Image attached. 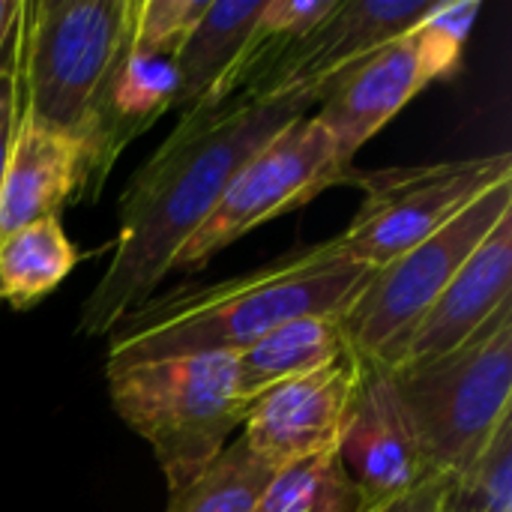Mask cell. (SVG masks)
Segmentation results:
<instances>
[{
    "label": "cell",
    "instance_id": "ba28073f",
    "mask_svg": "<svg viewBox=\"0 0 512 512\" xmlns=\"http://www.w3.org/2000/svg\"><path fill=\"white\" fill-rule=\"evenodd\" d=\"M351 171L354 165L339 159L333 138L315 114L291 120L243 162L213 213L177 252L171 270H204L252 228L309 204L330 186L348 183Z\"/></svg>",
    "mask_w": 512,
    "mask_h": 512
},
{
    "label": "cell",
    "instance_id": "603a6c76",
    "mask_svg": "<svg viewBox=\"0 0 512 512\" xmlns=\"http://www.w3.org/2000/svg\"><path fill=\"white\" fill-rule=\"evenodd\" d=\"M210 0H132V30L129 42L135 48L174 54L183 39L204 15Z\"/></svg>",
    "mask_w": 512,
    "mask_h": 512
},
{
    "label": "cell",
    "instance_id": "4fadbf2b",
    "mask_svg": "<svg viewBox=\"0 0 512 512\" xmlns=\"http://www.w3.org/2000/svg\"><path fill=\"white\" fill-rule=\"evenodd\" d=\"M507 300H512V213H507L468 255L441 297L429 306V312L396 348V354L381 363V369L390 372L402 366H417L456 351Z\"/></svg>",
    "mask_w": 512,
    "mask_h": 512
},
{
    "label": "cell",
    "instance_id": "3957f363",
    "mask_svg": "<svg viewBox=\"0 0 512 512\" xmlns=\"http://www.w3.org/2000/svg\"><path fill=\"white\" fill-rule=\"evenodd\" d=\"M387 378L429 474L456 477L512 417V300L456 351Z\"/></svg>",
    "mask_w": 512,
    "mask_h": 512
},
{
    "label": "cell",
    "instance_id": "30bf717a",
    "mask_svg": "<svg viewBox=\"0 0 512 512\" xmlns=\"http://www.w3.org/2000/svg\"><path fill=\"white\" fill-rule=\"evenodd\" d=\"M432 9L435 0H339L324 21H318L282 54V60L249 90V96L300 93L321 102L339 75L405 36Z\"/></svg>",
    "mask_w": 512,
    "mask_h": 512
},
{
    "label": "cell",
    "instance_id": "d4e9b609",
    "mask_svg": "<svg viewBox=\"0 0 512 512\" xmlns=\"http://www.w3.org/2000/svg\"><path fill=\"white\" fill-rule=\"evenodd\" d=\"M447 489H450V477H429L426 483H420L417 489L390 498L378 507H369L363 512H444L447 504Z\"/></svg>",
    "mask_w": 512,
    "mask_h": 512
},
{
    "label": "cell",
    "instance_id": "484cf974",
    "mask_svg": "<svg viewBox=\"0 0 512 512\" xmlns=\"http://www.w3.org/2000/svg\"><path fill=\"white\" fill-rule=\"evenodd\" d=\"M21 12V0H0V48H3V39L12 27V21L18 18Z\"/></svg>",
    "mask_w": 512,
    "mask_h": 512
},
{
    "label": "cell",
    "instance_id": "52a82bcc",
    "mask_svg": "<svg viewBox=\"0 0 512 512\" xmlns=\"http://www.w3.org/2000/svg\"><path fill=\"white\" fill-rule=\"evenodd\" d=\"M504 180H512L510 153L351 171L348 183L363 189V204L351 225L336 234V246L354 264L378 270L438 234Z\"/></svg>",
    "mask_w": 512,
    "mask_h": 512
},
{
    "label": "cell",
    "instance_id": "ac0fdd59",
    "mask_svg": "<svg viewBox=\"0 0 512 512\" xmlns=\"http://www.w3.org/2000/svg\"><path fill=\"white\" fill-rule=\"evenodd\" d=\"M336 3L339 0H264L237 63L222 78V84L216 87L204 108H219L234 96L249 93L300 36H306L318 21H324L333 12Z\"/></svg>",
    "mask_w": 512,
    "mask_h": 512
},
{
    "label": "cell",
    "instance_id": "7a4b0ae2",
    "mask_svg": "<svg viewBox=\"0 0 512 512\" xmlns=\"http://www.w3.org/2000/svg\"><path fill=\"white\" fill-rule=\"evenodd\" d=\"M372 273L330 237L213 285L147 297L111 327L105 375L171 357L240 354L285 321L345 309Z\"/></svg>",
    "mask_w": 512,
    "mask_h": 512
},
{
    "label": "cell",
    "instance_id": "5bb4252c",
    "mask_svg": "<svg viewBox=\"0 0 512 512\" xmlns=\"http://www.w3.org/2000/svg\"><path fill=\"white\" fill-rule=\"evenodd\" d=\"M81 198V144L69 135L33 123L21 111L9 165L0 186V237L39 219H57L66 204H75Z\"/></svg>",
    "mask_w": 512,
    "mask_h": 512
},
{
    "label": "cell",
    "instance_id": "9c48e42d",
    "mask_svg": "<svg viewBox=\"0 0 512 512\" xmlns=\"http://www.w3.org/2000/svg\"><path fill=\"white\" fill-rule=\"evenodd\" d=\"M360 381V357L348 348L333 363L282 381L246 405L240 438L267 465L282 468L339 450Z\"/></svg>",
    "mask_w": 512,
    "mask_h": 512
},
{
    "label": "cell",
    "instance_id": "6da1fadb",
    "mask_svg": "<svg viewBox=\"0 0 512 512\" xmlns=\"http://www.w3.org/2000/svg\"><path fill=\"white\" fill-rule=\"evenodd\" d=\"M318 105L312 96H237L219 108L180 114L177 129L138 168L120 195V231L111 264L81 303L78 333L111 327L153 297L177 252L204 225L243 162Z\"/></svg>",
    "mask_w": 512,
    "mask_h": 512
},
{
    "label": "cell",
    "instance_id": "9a60e30c",
    "mask_svg": "<svg viewBox=\"0 0 512 512\" xmlns=\"http://www.w3.org/2000/svg\"><path fill=\"white\" fill-rule=\"evenodd\" d=\"M348 351L339 312L300 315L234 354L237 393L249 405L264 390L309 375Z\"/></svg>",
    "mask_w": 512,
    "mask_h": 512
},
{
    "label": "cell",
    "instance_id": "44dd1931",
    "mask_svg": "<svg viewBox=\"0 0 512 512\" xmlns=\"http://www.w3.org/2000/svg\"><path fill=\"white\" fill-rule=\"evenodd\" d=\"M444 512H512V417L465 471L450 477Z\"/></svg>",
    "mask_w": 512,
    "mask_h": 512
},
{
    "label": "cell",
    "instance_id": "cb8c5ba5",
    "mask_svg": "<svg viewBox=\"0 0 512 512\" xmlns=\"http://www.w3.org/2000/svg\"><path fill=\"white\" fill-rule=\"evenodd\" d=\"M24 99V0L0 48V186L9 165Z\"/></svg>",
    "mask_w": 512,
    "mask_h": 512
},
{
    "label": "cell",
    "instance_id": "277c9868",
    "mask_svg": "<svg viewBox=\"0 0 512 512\" xmlns=\"http://www.w3.org/2000/svg\"><path fill=\"white\" fill-rule=\"evenodd\" d=\"M120 420L141 435L177 492L192 483L243 426L234 354H192L108 372Z\"/></svg>",
    "mask_w": 512,
    "mask_h": 512
},
{
    "label": "cell",
    "instance_id": "8992f818",
    "mask_svg": "<svg viewBox=\"0 0 512 512\" xmlns=\"http://www.w3.org/2000/svg\"><path fill=\"white\" fill-rule=\"evenodd\" d=\"M507 213H512V180L486 189L438 234L378 267L360 294L339 309L348 348L366 363H387Z\"/></svg>",
    "mask_w": 512,
    "mask_h": 512
},
{
    "label": "cell",
    "instance_id": "ffe728a7",
    "mask_svg": "<svg viewBox=\"0 0 512 512\" xmlns=\"http://www.w3.org/2000/svg\"><path fill=\"white\" fill-rule=\"evenodd\" d=\"M339 450L276 468L255 512H363Z\"/></svg>",
    "mask_w": 512,
    "mask_h": 512
},
{
    "label": "cell",
    "instance_id": "7c38bea8",
    "mask_svg": "<svg viewBox=\"0 0 512 512\" xmlns=\"http://www.w3.org/2000/svg\"><path fill=\"white\" fill-rule=\"evenodd\" d=\"M339 459L366 510L438 477L429 474L417 453L387 372L366 360H360V381L339 438Z\"/></svg>",
    "mask_w": 512,
    "mask_h": 512
},
{
    "label": "cell",
    "instance_id": "d6986e66",
    "mask_svg": "<svg viewBox=\"0 0 512 512\" xmlns=\"http://www.w3.org/2000/svg\"><path fill=\"white\" fill-rule=\"evenodd\" d=\"M273 474L276 468L237 438L192 483L171 492L165 512H255Z\"/></svg>",
    "mask_w": 512,
    "mask_h": 512
},
{
    "label": "cell",
    "instance_id": "5b68a950",
    "mask_svg": "<svg viewBox=\"0 0 512 512\" xmlns=\"http://www.w3.org/2000/svg\"><path fill=\"white\" fill-rule=\"evenodd\" d=\"M129 30L132 0H24L21 111L81 141Z\"/></svg>",
    "mask_w": 512,
    "mask_h": 512
},
{
    "label": "cell",
    "instance_id": "2e32d148",
    "mask_svg": "<svg viewBox=\"0 0 512 512\" xmlns=\"http://www.w3.org/2000/svg\"><path fill=\"white\" fill-rule=\"evenodd\" d=\"M264 0H210L204 15L183 39L177 66L174 108L180 114L198 111L216 93L222 78L237 63Z\"/></svg>",
    "mask_w": 512,
    "mask_h": 512
},
{
    "label": "cell",
    "instance_id": "e0dca14e",
    "mask_svg": "<svg viewBox=\"0 0 512 512\" xmlns=\"http://www.w3.org/2000/svg\"><path fill=\"white\" fill-rule=\"evenodd\" d=\"M78 264L60 219L30 222L0 237V303L30 309L48 297Z\"/></svg>",
    "mask_w": 512,
    "mask_h": 512
},
{
    "label": "cell",
    "instance_id": "8fae6325",
    "mask_svg": "<svg viewBox=\"0 0 512 512\" xmlns=\"http://www.w3.org/2000/svg\"><path fill=\"white\" fill-rule=\"evenodd\" d=\"M435 72L414 27L339 75L321 96L315 120L327 129L345 165H354L369 138H375L417 93L435 84Z\"/></svg>",
    "mask_w": 512,
    "mask_h": 512
},
{
    "label": "cell",
    "instance_id": "7402d4cb",
    "mask_svg": "<svg viewBox=\"0 0 512 512\" xmlns=\"http://www.w3.org/2000/svg\"><path fill=\"white\" fill-rule=\"evenodd\" d=\"M477 15H480V0L435 3V9L414 27L438 81H447L462 69L465 42L474 30Z\"/></svg>",
    "mask_w": 512,
    "mask_h": 512
}]
</instances>
